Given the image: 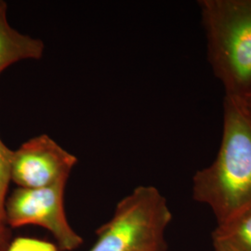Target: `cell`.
Masks as SVG:
<instances>
[{"instance_id": "obj_12", "label": "cell", "mask_w": 251, "mask_h": 251, "mask_svg": "<svg viewBox=\"0 0 251 251\" xmlns=\"http://www.w3.org/2000/svg\"><path fill=\"white\" fill-rule=\"evenodd\" d=\"M3 2H4V1H1V0H0V6L3 4Z\"/></svg>"}, {"instance_id": "obj_2", "label": "cell", "mask_w": 251, "mask_h": 251, "mask_svg": "<svg viewBox=\"0 0 251 251\" xmlns=\"http://www.w3.org/2000/svg\"><path fill=\"white\" fill-rule=\"evenodd\" d=\"M207 58L225 96L251 92V0H200Z\"/></svg>"}, {"instance_id": "obj_9", "label": "cell", "mask_w": 251, "mask_h": 251, "mask_svg": "<svg viewBox=\"0 0 251 251\" xmlns=\"http://www.w3.org/2000/svg\"><path fill=\"white\" fill-rule=\"evenodd\" d=\"M6 251H59L52 243L36 238L18 237L9 243Z\"/></svg>"}, {"instance_id": "obj_5", "label": "cell", "mask_w": 251, "mask_h": 251, "mask_svg": "<svg viewBox=\"0 0 251 251\" xmlns=\"http://www.w3.org/2000/svg\"><path fill=\"white\" fill-rule=\"evenodd\" d=\"M77 158L48 135L34 137L13 151L11 180L19 188L66 183Z\"/></svg>"}, {"instance_id": "obj_6", "label": "cell", "mask_w": 251, "mask_h": 251, "mask_svg": "<svg viewBox=\"0 0 251 251\" xmlns=\"http://www.w3.org/2000/svg\"><path fill=\"white\" fill-rule=\"evenodd\" d=\"M6 2L0 6V74L24 60H39L45 45L41 39L18 32L9 25Z\"/></svg>"}, {"instance_id": "obj_10", "label": "cell", "mask_w": 251, "mask_h": 251, "mask_svg": "<svg viewBox=\"0 0 251 251\" xmlns=\"http://www.w3.org/2000/svg\"><path fill=\"white\" fill-rule=\"evenodd\" d=\"M9 232L7 224L0 221V251H6L9 247Z\"/></svg>"}, {"instance_id": "obj_3", "label": "cell", "mask_w": 251, "mask_h": 251, "mask_svg": "<svg viewBox=\"0 0 251 251\" xmlns=\"http://www.w3.org/2000/svg\"><path fill=\"white\" fill-rule=\"evenodd\" d=\"M172 214L153 186H139L117 203L112 218L97 230L90 251H168L165 239Z\"/></svg>"}, {"instance_id": "obj_1", "label": "cell", "mask_w": 251, "mask_h": 251, "mask_svg": "<svg viewBox=\"0 0 251 251\" xmlns=\"http://www.w3.org/2000/svg\"><path fill=\"white\" fill-rule=\"evenodd\" d=\"M193 198L222 224L251 206V116L239 100L225 96L222 143L215 160L193 178Z\"/></svg>"}, {"instance_id": "obj_11", "label": "cell", "mask_w": 251, "mask_h": 251, "mask_svg": "<svg viewBox=\"0 0 251 251\" xmlns=\"http://www.w3.org/2000/svg\"><path fill=\"white\" fill-rule=\"evenodd\" d=\"M238 100V99H237ZM243 104V106L248 111V113L251 116V92L244 99L239 100Z\"/></svg>"}, {"instance_id": "obj_7", "label": "cell", "mask_w": 251, "mask_h": 251, "mask_svg": "<svg viewBox=\"0 0 251 251\" xmlns=\"http://www.w3.org/2000/svg\"><path fill=\"white\" fill-rule=\"evenodd\" d=\"M212 246L213 251H251V206L218 224Z\"/></svg>"}, {"instance_id": "obj_8", "label": "cell", "mask_w": 251, "mask_h": 251, "mask_svg": "<svg viewBox=\"0 0 251 251\" xmlns=\"http://www.w3.org/2000/svg\"><path fill=\"white\" fill-rule=\"evenodd\" d=\"M13 151L0 139V221L6 223L5 204L9 182L11 181V161Z\"/></svg>"}, {"instance_id": "obj_4", "label": "cell", "mask_w": 251, "mask_h": 251, "mask_svg": "<svg viewBox=\"0 0 251 251\" xmlns=\"http://www.w3.org/2000/svg\"><path fill=\"white\" fill-rule=\"evenodd\" d=\"M66 183L46 188H17L5 204L6 224L10 227L36 225L53 235L65 251L79 248L83 239L68 223L64 209Z\"/></svg>"}]
</instances>
